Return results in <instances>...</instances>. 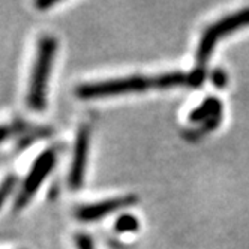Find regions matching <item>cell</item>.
Here are the masks:
<instances>
[{
	"label": "cell",
	"instance_id": "cell-14",
	"mask_svg": "<svg viewBox=\"0 0 249 249\" xmlns=\"http://www.w3.org/2000/svg\"><path fill=\"white\" fill-rule=\"evenodd\" d=\"M14 134V128L11 126H0V143L6 141Z\"/></svg>",
	"mask_w": 249,
	"mask_h": 249
},
{
	"label": "cell",
	"instance_id": "cell-7",
	"mask_svg": "<svg viewBox=\"0 0 249 249\" xmlns=\"http://www.w3.org/2000/svg\"><path fill=\"white\" fill-rule=\"evenodd\" d=\"M221 110H222V104L219 99L207 98L197 108L192 110V113L189 114V120L197 123H206L209 120L221 117Z\"/></svg>",
	"mask_w": 249,
	"mask_h": 249
},
{
	"label": "cell",
	"instance_id": "cell-1",
	"mask_svg": "<svg viewBox=\"0 0 249 249\" xmlns=\"http://www.w3.org/2000/svg\"><path fill=\"white\" fill-rule=\"evenodd\" d=\"M57 48L59 42L53 35H42L38 39L26 93V104L35 113H41L47 108L48 80L56 60Z\"/></svg>",
	"mask_w": 249,
	"mask_h": 249
},
{
	"label": "cell",
	"instance_id": "cell-3",
	"mask_svg": "<svg viewBox=\"0 0 249 249\" xmlns=\"http://www.w3.org/2000/svg\"><path fill=\"white\" fill-rule=\"evenodd\" d=\"M156 89V77L129 75L96 83H83L75 89V95L83 101L110 98L123 93L144 92L147 89Z\"/></svg>",
	"mask_w": 249,
	"mask_h": 249
},
{
	"label": "cell",
	"instance_id": "cell-12",
	"mask_svg": "<svg viewBox=\"0 0 249 249\" xmlns=\"http://www.w3.org/2000/svg\"><path fill=\"white\" fill-rule=\"evenodd\" d=\"M212 81L218 89H224L227 84V74L224 72L222 69H215L212 72Z\"/></svg>",
	"mask_w": 249,
	"mask_h": 249
},
{
	"label": "cell",
	"instance_id": "cell-8",
	"mask_svg": "<svg viewBox=\"0 0 249 249\" xmlns=\"http://www.w3.org/2000/svg\"><path fill=\"white\" fill-rule=\"evenodd\" d=\"M188 83H189V75L180 72V71L156 75V89H173V87L185 86Z\"/></svg>",
	"mask_w": 249,
	"mask_h": 249
},
{
	"label": "cell",
	"instance_id": "cell-5",
	"mask_svg": "<svg viewBox=\"0 0 249 249\" xmlns=\"http://www.w3.org/2000/svg\"><path fill=\"white\" fill-rule=\"evenodd\" d=\"M89 149H90V129L87 126H81L77 132L74 156H72V162H71V168L68 174V185L72 191L80 189L84 183Z\"/></svg>",
	"mask_w": 249,
	"mask_h": 249
},
{
	"label": "cell",
	"instance_id": "cell-6",
	"mask_svg": "<svg viewBox=\"0 0 249 249\" xmlns=\"http://www.w3.org/2000/svg\"><path fill=\"white\" fill-rule=\"evenodd\" d=\"M138 201L135 195H124V197H114L93 204H84L75 209L74 215L81 222H96L104 219L107 215L117 212L124 207H131Z\"/></svg>",
	"mask_w": 249,
	"mask_h": 249
},
{
	"label": "cell",
	"instance_id": "cell-4",
	"mask_svg": "<svg viewBox=\"0 0 249 249\" xmlns=\"http://www.w3.org/2000/svg\"><path fill=\"white\" fill-rule=\"evenodd\" d=\"M56 164H57V150L56 149H47L35 159L29 174L23 180L18 195L15 197V203H14L15 212H20L24 207H27V204L35 197V194L38 192V189L45 182L48 174L54 170Z\"/></svg>",
	"mask_w": 249,
	"mask_h": 249
},
{
	"label": "cell",
	"instance_id": "cell-10",
	"mask_svg": "<svg viewBox=\"0 0 249 249\" xmlns=\"http://www.w3.org/2000/svg\"><path fill=\"white\" fill-rule=\"evenodd\" d=\"M17 176L15 174H8L5 179L0 182V209L3 207V204L6 203V200L9 198V195L12 194V191L15 189L17 185Z\"/></svg>",
	"mask_w": 249,
	"mask_h": 249
},
{
	"label": "cell",
	"instance_id": "cell-2",
	"mask_svg": "<svg viewBox=\"0 0 249 249\" xmlns=\"http://www.w3.org/2000/svg\"><path fill=\"white\" fill-rule=\"evenodd\" d=\"M243 27H249V8L240 9L236 14L227 15L224 18L213 23L210 27H207L203 33V36L198 44L197 50V66L189 75L188 86L191 87H200L204 83L206 78V66L209 63V59L215 50L218 41L225 38L227 35L234 33Z\"/></svg>",
	"mask_w": 249,
	"mask_h": 249
},
{
	"label": "cell",
	"instance_id": "cell-11",
	"mask_svg": "<svg viewBox=\"0 0 249 249\" xmlns=\"http://www.w3.org/2000/svg\"><path fill=\"white\" fill-rule=\"evenodd\" d=\"M74 239H75L77 249H96V248H95V243H93V239H92L90 236H89V234L80 233V234H77Z\"/></svg>",
	"mask_w": 249,
	"mask_h": 249
},
{
	"label": "cell",
	"instance_id": "cell-13",
	"mask_svg": "<svg viewBox=\"0 0 249 249\" xmlns=\"http://www.w3.org/2000/svg\"><path fill=\"white\" fill-rule=\"evenodd\" d=\"M59 2H53V0H39V2L35 3V8H38L41 11H47L50 8H53L54 5H57Z\"/></svg>",
	"mask_w": 249,
	"mask_h": 249
},
{
	"label": "cell",
	"instance_id": "cell-9",
	"mask_svg": "<svg viewBox=\"0 0 249 249\" xmlns=\"http://www.w3.org/2000/svg\"><path fill=\"white\" fill-rule=\"evenodd\" d=\"M140 227V222L135 216L132 215H122L117 218L116 224H114V228L117 233H123V234H126V233H135V231L138 230Z\"/></svg>",
	"mask_w": 249,
	"mask_h": 249
}]
</instances>
